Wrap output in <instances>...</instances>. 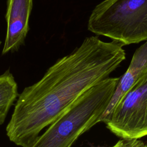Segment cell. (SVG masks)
Returning a JSON list of instances; mask_svg holds the SVG:
<instances>
[{"mask_svg":"<svg viewBox=\"0 0 147 147\" xmlns=\"http://www.w3.org/2000/svg\"><path fill=\"white\" fill-rule=\"evenodd\" d=\"M123 46L92 36L59 59L40 80L19 94L6 128L9 140L17 146L29 147L44 128L120 65L126 58Z\"/></svg>","mask_w":147,"mask_h":147,"instance_id":"1","label":"cell"},{"mask_svg":"<svg viewBox=\"0 0 147 147\" xmlns=\"http://www.w3.org/2000/svg\"><path fill=\"white\" fill-rule=\"evenodd\" d=\"M119 78L109 76L84 92L29 147H71L82 134L100 122Z\"/></svg>","mask_w":147,"mask_h":147,"instance_id":"2","label":"cell"},{"mask_svg":"<svg viewBox=\"0 0 147 147\" xmlns=\"http://www.w3.org/2000/svg\"><path fill=\"white\" fill-rule=\"evenodd\" d=\"M88 29L123 45L147 40V0H105L92 10Z\"/></svg>","mask_w":147,"mask_h":147,"instance_id":"3","label":"cell"},{"mask_svg":"<svg viewBox=\"0 0 147 147\" xmlns=\"http://www.w3.org/2000/svg\"><path fill=\"white\" fill-rule=\"evenodd\" d=\"M147 110V68L103 121L122 139H139Z\"/></svg>","mask_w":147,"mask_h":147,"instance_id":"4","label":"cell"},{"mask_svg":"<svg viewBox=\"0 0 147 147\" xmlns=\"http://www.w3.org/2000/svg\"><path fill=\"white\" fill-rule=\"evenodd\" d=\"M33 0H7L6 35L2 54L14 52L23 44L29 31Z\"/></svg>","mask_w":147,"mask_h":147,"instance_id":"5","label":"cell"},{"mask_svg":"<svg viewBox=\"0 0 147 147\" xmlns=\"http://www.w3.org/2000/svg\"><path fill=\"white\" fill-rule=\"evenodd\" d=\"M147 68V40L134 52L126 71L119 78L111 99L99 122L109 116Z\"/></svg>","mask_w":147,"mask_h":147,"instance_id":"6","label":"cell"},{"mask_svg":"<svg viewBox=\"0 0 147 147\" xmlns=\"http://www.w3.org/2000/svg\"><path fill=\"white\" fill-rule=\"evenodd\" d=\"M18 95L17 83L13 74L7 70L0 75V125L5 122Z\"/></svg>","mask_w":147,"mask_h":147,"instance_id":"7","label":"cell"},{"mask_svg":"<svg viewBox=\"0 0 147 147\" xmlns=\"http://www.w3.org/2000/svg\"><path fill=\"white\" fill-rule=\"evenodd\" d=\"M138 139H122L118 141L117 147H141L143 143Z\"/></svg>","mask_w":147,"mask_h":147,"instance_id":"8","label":"cell"},{"mask_svg":"<svg viewBox=\"0 0 147 147\" xmlns=\"http://www.w3.org/2000/svg\"><path fill=\"white\" fill-rule=\"evenodd\" d=\"M147 136V110L145 117V120L144 122V125L142 127V133H141V138L146 136Z\"/></svg>","mask_w":147,"mask_h":147,"instance_id":"9","label":"cell"},{"mask_svg":"<svg viewBox=\"0 0 147 147\" xmlns=\"http://www.w3.org/2000/svg\"><path fill=\"white\" fill-rule=\"evenodd\" d=\"M141 147H147V143H146V144H143V145H142Z\"/></svg>","mask_w":147,"mask_h":147,"instance_id":"10","label":"cell"},{"mask_svg":"<svg viewBox=\"0 0 147 147\" xmlns=\"http://www.w3.org/2000/svg\"><path fill=\"white\" fill-rule=\"evenodd\" d=\"M110 147H117V144L116 143L115 145H114L113 146H110Z\"/></svg>","mask_w":147,"mask_h":147,"instance_id":"11","label":"cell"},{"mask_svg":"<svg viewBox=\"0 0 147 147\" xmlns=\"http://www.w3.org/2000/svg\"><path fill=\"white\" fill-rule=\"evenodd\" d=\"M1 43H2V41L0 40V46H1Z\"/></svg>","mask_w":147,"mask_h":147,"instance_id":"12","label":"cell"}]
</instances>
